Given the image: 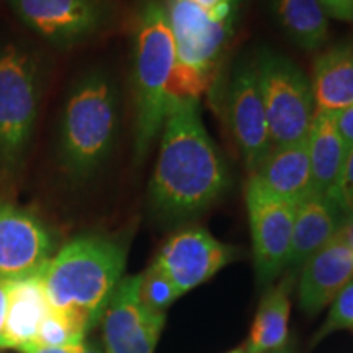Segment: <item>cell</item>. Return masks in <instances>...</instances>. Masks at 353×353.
<instances>
[{"mask_svg": "<svg viewBox=\"0 0 353 353\" xmlns=\"http://www.w3.org/2000/svg\"><path fill=\"white\" fill-rule=\"evenodd\" d=\"M341 234H342L343 239H345L347 245L350 247V250L353 252V223L345 224V226L341 229Z\"/></svg>", "mask_w": 353, "mask_h": 353, "instance_id": "obj_31", "label": "cell"}, {"mask_svg": "<svg viewBox=\"0 0 353 353\" xmlns=\"http://www.w3.org/2000/svg\"><path fill=\"white\" fill-rule=\"evenodd\" d=\"M234 255L232 247L214 239L208 231L188 228L174 234L152 263L170 278L180 294H185L213 278Z\"/></svg>", "mask_w": 353, "mask_h": 353, "instance_id": "obj_12", "label": "cell"}, {"mask_svg": "<svg viewBox=\"0 0 353 353\" xmlns=\"http://www.w3.org/2000/svg\"><path fill=\"white\" fill-rule=\"evenodd\" d=\"M329 198L337 206L343 224L353 223V148L348 149L341 175L330 188Z\"/></svg>", "mask_w": 353, "mask_h": 353, "instance_id": "obj_25", "label": "cell"}, {"mask_svg": "<svg viewBox=\"0 0 353 353\" xmlns=\"http://www.w3.org/2000/svg\"><path fill=\"white\" fill-rule=\"evenodd\" d=\"M141 275L118 283L103 312L105 353H154L165 324V314L141 303Z\"/></svg>", "mask_w": 353, "mask_h": 353, "instance_id": "obj_10", "label": "cell"}, {"mask_svg": "<svg viewBox=\"0 0 353 353\" xmlns=\"http://www.w3.org/2000/svg\"><path fill=\"white\" fill-rule=\"evenodd\" d=\"M247 188L260 195L298 205L312 193L311 162L306 139L272 148L250 174Z\"/></svg>", "mask_w": 353, "mask_h": 353, "instance_id": "obj_15", "label": "cell"}, {"mask_svg": "<svg viewBox=\"0 0 353 353\" xmlns=\"http://www.w3.org/2000/svg\"><path fill=\"white\" fill-rule=\"evenodd\" d=\"M278 23L304 51L321 50L329 37V17L319 0H273Z\"/></svg>", "mask_w": 353, "mask_h": 353, "instance_id": "obj_21", "label": "cell"}, {"mask_svg": "<svg viewBox=\"0 0 353 353\" xmlns=\"http://www.w3.org/2000/svg\"><path fill=\"white\" fill-rule=\"evenodd\" d=\"M272 148L306 139L314 99L306 74L286 56L262 50L255 59Z\"/></svg>", "mask_w": 353, "mask_h": 353, "instance_id": "obj_6", "label": "cell"}, {"mask_svg": "<svg viewBox=\"0 0 353 353\" xmlns=\"http://www.w3.org/2000/svg\"><path fill=\"white\" fill-rule=\"evenodd\" d=\"M229 187V172L200 117V101L169 99L161 152L149 183L159 218L182 223L208 210Z\"/></svg>", "mask_w": 353, "mask_h": 353, "instance_id": "obj_1", "label": "cell"}, {"mask_svg": "<svg viewBox=\"0 0 353 353\" xmlns=\"http://www.w3.org/2000/svg\"><path fill=\"white\" fill-rule=\"evenodd\" d=\"M90 324L85 317L74 314V312H63L50 309L37 330L34 342L48 347H68L82 345L83 339Z\"/></svg>", "mask_w": 353, "mask_h": 353, "instance_id": "obj_22", "label": "cell"}, {"mask_svg": "<svg viewBox=\"0 0 353 353\" xmlns=\"http://www.w3.org/2000/svg\"><path fill=\"white\" fill-rule=\"evenodd\" d=\"M34 56L15 43L0 46V172L12 174L32 143L39 108Z\"/></svg>", "mask_w": 353, "mask_h": 353, "instance_id": "obj_5", "label": "cell"}, {"mask_svg": "<svg viewBox=\"0 0 353 353\" xmlns=\"http://www.w3.org/2000/svg\"><path fill=\"white\" fill-rule=\"evenodd\" d=\"M126 249L105 236H81L68 242L41 272L51 309L85 317L90 327L103 317L123 280Z\"/></svg>", "mask_w": 353, "mask_h": 353, "instance_id": "obj_2", "label": "cell"}, {"mask_svg": "<svg viewBox=\"0 0 353 353\" xmlns=\"http://www.w3.org/2000/svg\"><path fill=\"white\" fill-rule=\"evenodd\" d=\"M337 330H353V280L334 298L327 319L316 334L314 343Z\"/></svg>", "mask_w": 353, "mask_h": 353, "instance_id": "obj_24", "label": "cell"}, {"mask_svg": "<svg viewBox=\"0 0 353 353\" xmlns=\"http://www.w3.org/2000/svg\"><path fill=\"white\" fill-rule=\"evenodd\" d=\"M132 34L134 156L141 161L162 131L176 61L174 34L161 0H141Z\"/></svg>", "mask_w": 353, "mask_h": 353, "instance_id": "obj_4", "label": "cell"}, {"mask_svg": "<svg viewBox=\"0 0 353 353\" xmlns=\"http://www.w3.org/2000/svg\"><path fill=\"white\" fill-rule=\"evenodd\" d=\"M311 90L316 112L339 113L353 107V46L337 44L312 64Z\"/></svg>", "mask_w": 353, "mask_h": 353, "instance_id": "obj_18", "label": "cell"}, {"mask_svg": "<svg viewBox=\"0 0 353 353\" xmlns=\"http://www.w3.org/2000/svg\"><path fill=\"white\" fill-rule=\"evenodd\" d=\"M226 117L245 169L252 174L272 149L255 61H242L232 70L226 92Z\"/></svg>", "mask_w": 353, "mask_h": 353, "instance_id": "obj_8", "label": "cell"}, {"mask_svg": "<svg viewBox=\"0 0 353 353\" xmlns=\"http://www.w3.org/2000/svg\"><path fill=\"white\" fill-rule=\"evenodd\" d=\"M182 294L172 283L170 278L165 275L156 263H151L144 273H141L139 298L145 307H149L159 314H165V311L179 299Z\"/></svg>", "mask_w": 353, "mask_h": 353, "instance_id": "obj_23", "label": "cell"}, {"mask_svg": "<svg viewBox=\"0 0 353 353\" xmlns=\"http://www.w3.org/2000/svg\"><path fill=\"white\" fill-rule=\"evenodd\" d=\"M335 125H337V130L341 132L347 149L353 148V107L335 113Z\"/></svg>", "mask_w": 353, "mask_h": 353, "instance_id": "obj_27", "label": "cell"}, {"mask_svg": "<svg viewBox=\"0 0 353 353\" xmlns=\"http://www.w3.org/2000/svg\"><path fill=\"white\" fill-rule=\"evenodd\" d=\"M343 226L342 216L329 195L311 193L299 201L294 211L291 254L286 272L296 275L303 263L327 244Z\"/></svg>", "mask_w": 353, "mask_h": 353, "instance_id": "obj_16", "label": "cell"}, {"mask_svg": "<svg viewBox=\"0 0 353 353\" xmlns=\"http://www.w3.org/2000/svg\"><path fill=\"white\" fill-rule=\"evenodd\" d=\"M192 2L205 12H213L214 8L224 6V3H239V0H192Z\"/></svg>", "mask_w": 353, "mask_h": 353, "instance_id": "obj_30", "label": "cell"}, {"mask_svg": "<svg viewBox=\"0 0 353 353\" xmlns=\"http://www.w3.org/2000/svg\"><path fill=\"white\" fill-rule=\"evenodd\" d=\"M167 19L175 41V64L214 77L232 21H216L192 0H165Z\"/></svg>", "mask_w": 353, "mask_h": 353, "instance_id": "obj_11", "label": "cell"}, {"mask_svg": "<svg viewBox=\"0 0 353 353\" xmlns=\"http://www.w3.org/2000/svg\"><path fill=\"white\" fill-rule=\"evenodd\" d=\"M81 353H105V350L100 342H87V343L83 342Z\"/></svg>", "mask_w": 353, "mask_h": 353, "instance_id": "obj_32", "label": "cell"}, {"mask_svg": "<svg viewBox=\"0 0 353 353\" xmlns=\"http://www.w3.org/2000/svg\"><path fill=\"white\" fill-rule=\"evenodd\" d=\"M312 193L329 195L347 157V145L335 125V113L314 112L306 136Z\"/></svg>", "mask_w": 353, "mask_h": 353, "instance_id": "obj_19", "label": "cell"}, {"mask_svg": "<svg viewBox=\"0 0 353 353\" xmlns=\"http://www.w3.org/2000/svg\"><path fill=\"white\" fill-rule=\"evenodd\" d=\"M293 273H288L280 283L268 286L255 314L245 348L250 353L283 352L288 343L290 294L294 283Z\"/></svg>", "mask_w": 353, "mask_h": 353, "instance_id": "obj_20", "label": "cell"}, {"mask_svg": "<svg viewBox=\"0 0 353 353\" xmlns=\"http://www.w3.org/2000/svg\"><path fill=\"white\" fill-rule=\"evenodd\" d=\"M278 353H288V352H286V350H283V352H278Z\"/></svg>", "mask_w": 353, "mask_h": 353, "instance_id": "obj_34", "label": "cell"}, {"mask_svg": "<svg viewBox=\"0 0 353 353\" xmlns=\"http://www.w3.org/2000/svg\"><path fill=\"white\" fill-rule=\"evenodd\" d=\"M229 353H250V352L247 350L245 345H244V347H241V348H236V350H232V352H229Z\"/></svg>", "mask_w": 353, "mask_h": 353, "instance_id": "obj_33", "label": "cell"}, {"mask_svg": "<svg viewBox=\"0 0 353 353\" xmlns=\"http://www.w3.org/2000/svg\"><path fill=\"white\" fill-rule=\"evenodd\" d=\"M252 234L255 276L268 288L288 268L296 205L263 196L252 188L245 193Z\"/></svg>", "mask_w": 353, "mask_h": 353, "instance_id": "obj_9", "label": "cell"}, {"mask_svg": "<svg viewBox=\"0 0 353 353\" xmlns=\"http://www.w3.org/2000/svg\"><path fill=\"white\" fill-rule=\"evenodd\" d=\"M120 90L107 70L94 69L70 88L61 114L57 161L76 180L103 165L120 131Z\"/></svg>", "mask_w": 353, "mask_h": 353, "instance_id": "obj_3", "label": "cell"}, {"mask_svg": "<svg viewBox=\"0 0 353 353\" xmlns=\"http://www.w3.org/2000/svg\"><path fill=\"white\" fill-rule=\"evenodd\" d=\"M10 10L34 34L68 48L94 37L108 21L107 0H6Z\"/></svg>", "mask_w": 353, "mask_h": 353, "instance_id": "obj_7", "label": "cell"}, {"mask_svg": "<svg viewBox=\"0 0 353 353\" xmlns=\"http://www.w3.org/2000/svg\"><path fill=\"white\" fill-rule=\"evenodd\" d=\"M329 19L353 21V0H319Z\"/></svg>", "mask_w": 353, "mask_h": 353, "instance_id": "obj_26", "label": "cell"}, {"mask_svg": "<svg viewBox=\"0 0 353 353\" xmlns=\"http://www.w3.org/2000/svg\"><path fill=\"white\" fill-rule=\"evenodd\" d=\"M52 245L51 232L37 216L0 203V281L39 275Z\"/></svg>", "mask_w": 353, "mask_h": 353, "instance_id": "obj_13", "label": "cell"}, {"mask_svg": "<svg viewBox=\"0 0 353 353\" xmlns=\"http://www.w3.org/2000/svg\"><path fill=\"white\" fill-rule=\"evenodd\" d=\"M353 280V252L341 231L309 257L298 283L299 307L314 316Z\"/></svg>", "mask_w": 353, "mask_h": 353, "instance_id": "obj_14", "label": "cell"}, {"mask_svg": "<svg viewBox=\"0 0 353 353\" xmlns=\"http://www.w3.org/2000/svg\"><path fill=\"white\" fill-rule=\"evenodd\" d=\"M7 314V281H0V348H2V329Z\"/></svg>", "mask_w": 353, "mask_h": 353, "instance_id": "obj_29", "label": "cell"}, {"mask_svg": "<svg viewBox=\"0 0 353 353\" xmlns=\"http://www.w3.org/2000/svg\"><path fill=\"white\" fill-rule=\"evenodd\" d=\"M46 291L39 275L7 281V314L2 329V348H17L34 342L37 330L50 312Z\"/></svg>", "mask_w": 353, "mask_h": 353, "instance_id": "obj_17", "label": "cell"}, {"mask_svg": "<svg viewBox=\"0 0 353 353\" xmlns=\"http://www.w3.org/2000/svg\"><path fill=\"white\" fill-rule=\"evenodd\" d=\"M82 345H68V347H48V345H41L38 342H30L26 345L20 347L19 352L20 353H81L82 352Z\"/></svg>", "mask_w": 353, "mask_h": 353, "instance_id": "obj_28", "label": "cell"}]
</instances>
